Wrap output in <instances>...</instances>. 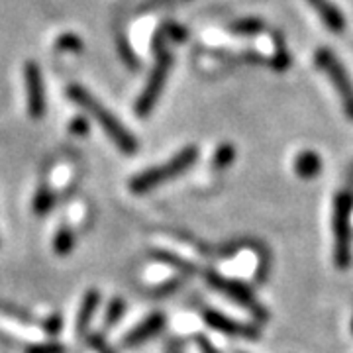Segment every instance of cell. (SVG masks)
<instances>
[{
    "instance_id": "cell-4",
    "label": "cell",
    "mask_w": 353,
    "mask_h": 353,
    "mask_svg": "<svg viewBox=\"0 0 353 353\" xmlns=\"http://www.w3.org/2000/svg\"><path fill=\"white\" fill-rule=\"evenodd\" d=\"M173 67V55L169 51L165 50L161 53L155 55V67H153L152 75L145 83V88L141 90V94L136 101V116L138 118H148L152 110L155 108V104L159 102V97L163 92L165 83H167V77H169V71Z\"/></svg>"
},
{
    "instance_id": "cell-7",
    "label": "cell",
    "mask_w": 353,
    "mask_h": 353,
    "mask_svg": "<svg viewBox=\"0 0 353 353\" xmlns=\"http://www.w3.org/2000/svg\"><path fill=\"white\" fill-rule=\"evenodd\" d=\"M26 99H28V114L39 120L46 114V87L41 69L36 61H28L24 67Z\"/></svg>"
},
{
    "instance_id": "cell-22",
    "label": "cell",
    "mask_w": 353,
    "mask_h": 353,
    "mask_svg": "<svg viewBox=\"0 0 353 353\" xmlns=\"http://www.w3.org/2000/svg\"><path fill=\"white\" fill-rule=\"evenodd\" d=\"M0 312L6 316H10V318H16V320H22V322H32V316H28L22 310H18V308H14V306H8V304L0 303Z\"/></svg>"
},
{
    "instance_id": "cell-12",
    "label": "cell",
    "mask_w": 353,
    "mask_h": 353,
    "mask_svg": "<svg viewBox=\"0 0 353 353\" xmlns=\"http://www.w3.org/2000/svg\"><path fill=\"white\" fill-rule=\"evenodd\" d=\"M99 303H101L99 290H88L87 294H85V299H83L81 308H79V316H77V334L79 336L87 334L90 320H92V316H94L97 308H99Z\"/></svg>"
},
{
    "instance_id": "cell-25",
    "label": "cell",
    "mask_w": 353,
    "mask_h": 353,
    "mask_svg": "<svg viewBox=\"0 0 353 353\" xmlns=\"http://www.w3.org/2000/svg\"><path fill=\"white\" fill-rule=\"evenodd\" d=\"M69 128H71V132H73V134H81V136H85V134L88 132V122L85 120V118H75Z\"/></svg>"
},
{
    "instance_id": "cell-26",
    "label": "cell",
    "mask_w": 353,
    "mask_h": 353,
    "mask_svg": "<svg viewBox=\"0 0 353 353\" xmlns=\"http://www.w3.org/2000/svg\"><path fill=\"white\" fill-rule=\"evenodd\" d=\"M59 330H61V318H59L57 314L51 316L50 320L46 322V332H48V334H51V336H55Z\"/></svg>"
},
{
    "instance_id": "cell-10",
    "label": "cell",
    "mask_w": 353,
    "mask_h": 353,
    "mask_svg": "<svg viewBox=\"0 0 353 353\" xmlns=\"http://www.w3.org/2000/svg\"><path fill=\"white\" fill-rule=\"evenodd\" d=\"M308 4L318 12L320 20L324 22V26L328 28L330 32L341 34L345 30V26H347L345 16L341 14V10L334 2H330V0H308Z\"/></svg>"
},
{
    "instance_id": "cell-6",
    "label": "cell",
    "mask_w": 353,
    "mask_h": 353,
    "mask_svg": "<svg viewBox=\"0 0 353 353\" xmlns=\"http://www.w3.org/2000/svg\"><path fill=\"white\" fill-rule=\"evenodd\" d=\"M206 281L208 285L216 289L218 292L226 294L228 299H232L234 303H238L243 308H248L257 320H267V310L259 304V301L255 299V294L252 292L250 287H245L241 281H234V279L222 277L216 271H206Z\"/></svg>"
},
{
    "instance_id": "cell-5",
    "label": "cell",
    "mask_w": 353,
    "mask_h": 353,
    "mask_svg": "<svg viewBox=\"0 0 353 353\" xmlns=\"http://www.w3.org/2000/svg\"><path fill=\"white\" fill-rule=\"evenodd\" d=\"M314 59L316 65L328 75L334 88L338 90L345 116H347L350 120H353V83L352 79H350V75H347V71H345V67H343L340 59L334 55V51H330L328 48H320V50L316 51Z\"/></svg>"
},
{
    "instance_id": "cell-3",
    "label": "cell",
    "mask_w": 353,
    "mask_h": 353,
    "mask_svg": "<svg viewBox=\"0 0 353 353\" xmlns=\"http://www.w3.org/2000/svg\"><path fill=\"white\" fill-rule=\"evenodd\" d=\"M352 210L353 199L350 192H340L334 202V259L341 271L352 263Z\"/></svg>"
},
{
    "instance_id": "cell-27",
    "label": "cell",
    "mask_w": 353,
    "mask_h": 353,
    "mask_svg": "<svg viewBox=\"0 0 353 353\" xmlns=\"http://www.w3.org/2000/svg\"><path fill=\"white\" fill-rule=\"evenodd\" d=\"M167 353H181V352H179L176 343H171V345H169V352H167Z\"/></svg>"
},
{
    "instance_id": "cell-14",
    "label": "cell",
    "mask_w": 353,
    "mask_h": 353,
    "mask_svg": "<svg viewBox=\"0 0 353 353\" xmlns=\"http://www.w3.org/2000/svg\"><path fill=\"white\" fill-rule=\"evenodd\" d=\"M116 48H118V53H120L122 61H124L132 71L139 69L138 55H136V51L132 50V46H130V41H128L124 34H116Z\"/></svg>"
},
{
    "instance_id": "cell-19",
    "label": "cell",
    "mask_w": 353,
    "mask_h": 353,
    "mask_svg": "<svg viewBox=\"0 0 353 353\" xmlns=\"http://www.w3.org/2000/svg\"><path fill=\"white\" fill-rule=\"evenodd\" d=\"M126 312V303L122 301V299H114L112 303L108 304V310H106V324H116L122 314Z\"/></svg>"
},
{
    "instance_id": "cell-20",
    "label": "cell",
    "mask_w": 353,
    "mask_h": 353,
    "mask_svg": "<svg viewBox=\"0 0 353 353\" xmlns=\"http://www.w3.org/2000/svg\"><path fill=\"white\" fill-rule=\"evenodd\" d=\"M26 353H67V350L59 343H38V345H28Z\"/></svg>"
},
{
    "instance_id": "cell-1",
    "label": "cell",
    "mask_w": 353,
    "mask_h": 353,
    "mask_svg": "<svg viewBox=\"0 0 353 353\" xmlns=\"http://www.w3.org/2000/svg\"><path fill=\"white\" fill-rule=\"evenodd\" d=\"M67 97L71 101L79 104L83 110H87L104 130V134L112 139L114 145L124 153H136L138 152V139L128 130L116 116H114L104 104H102L94 94H90L87 88L81 85H69L67 87Z\"/></svg>"
},
{
    "instance_id": "cell-9",
    "label": "cell",
    "mask_w": 353,
    "mask_h": 353,
    "mask_svg": "<svg viewBox=\"0 0 353 353\" xmlns=\"http://www.w3.org/2000/svg\"><path fill=\"white\" fill-rule=\"evenodd\" d=\"M163 326H165V316L161 314V312H153L150 318H145L141 324H138L136 328L132 330L128 336H124L122 343H124V347H136V345H139L141 341L150 340V338H153L155 334H159V332L163 330Z\"/></svg>"
},
{
    "instance_id": "cell-24",
    "label": "cell",
    "mask_w": 353,
    "mask_h": 353,
    "mask_svg": "<svg viewBox=\"0 0 353 353\" xmlns=\"http://www.w3.org/2000/svg\"><path fill=\"white\" fill-rule=\"evenodd\" d=\"M273 67L279 69V71L289 67V55H287V51L283 50V48H277V55L273 57Z\"/></svg>"
},
{
    "instance_id": "cell-17",
    "label": "cell",
    "mask_w": 353,
    "mask_h": 353,
    "mask_svg": "<svg viewBox=\"0 0 353 353\" xmlns=\"http://www.w3.org/2000/svg\"><path fill=\"white\" fill-rule=\"evenodd\" d=\"M73 243H75V238H73V232L67 226L59 228L55 240H53V250L57 255H67V253L73 250Z\"/></svg>"
},
{
    "instance_id": "cell-13",
    "label": "cell",
    "mask_w": 353,
    "mask_h": 353,
    "mask_svg": "<svg viewBox=\"0 0 353 353\" xmlns=\"http://www.w3.org/2000/svg\"><path fill=\"white\" fill-rule=\"evenodd\" d=\"M263 20H259V18H255V16H250V18H241L238 22L230 24V32L236 34V36H245V38H250V36H259V34L263 32Z\"/></svg>"
},
{
    "instance_id": "cell-21",
    "label": "cell",
    "mask_w": 353,
    "mask_h": 353,
    "mask_svg": "<svg viewBox=\"0 0 353 353\" xmlns=\"http://www.w3.org/2000/svg\"><path fill=\"white\" fill-rule=\"evenodd\" d=\"M88 343H90V347L94 350L97 353H114V350L104 341L102 336L99 334H94V336H88Z\"/></svg>"
},
{
    "instance_id": "cell-2",
    "label": "cell",
    "mask_w": 353,
    "mask_h": 353,
    "mask_svg": "<svg viewBox=\"0 0 353 353\" xmlns=\"http://www.w3.org/2000/svg\"><path fill=\"white\" fill-rule=\"evenodd\" d=\"M196 159H199V150L194 145H189V148L181 150L176 155H173L169 161H165L163 165L152 167V169L134 176L130 181V190L134 194H145V192H150L155 187L167 183V181L183 175L187 169H190L192 165L196 163Z\"/></svg>"
},
{
    "instance_id": "cell-16",
    "label": "cell",
    "mask_w": 353,
    "mask_h": 353,
    "mask_svg": "<svg viewBox=\"0 0 353 353\" xmlns=\"http://www.w3.org/2000/svg\"><path fill=\"white\" fill-rule=\"evenodd\" d=\"M53 204H55L53 192H51L48 187H41V189L36 192V196H34V212L38 216L48 214L51 208H53Z\"/></svg>"
},
{
    "instance_id": "cell-11",
    "label": "cell",
    "mask_w": 353,
    "mask_h": 353,
    "mask_svg": "<svg viewBox=\"0 0 353 353\" xmlns=\"http://www.w3.org/2000/svg\"><path fill=\"white\" fill-rule=\"evenodd\" d=\"M320 171H322V159H320L318 153L306 150V152H301L296 155V159H294V173L301 179L310 181V179L320 175Z\"/></svg>"
},
{
    "instance_id": "cell-15",
    "label": "cell",
    "mask_w": 353,
    "mask_h": 353,
    "mask_svg": "<svg viewBox=\"0 0 353 353\" xmlns=\"http://www.w3.org/2000/svg\"><path fill=\"white\" fill-rule=\"evenodd\" d=\"M234 159H236V148L232 145V143H222L214 153V159H212V167H214L216 171L220 169H226L230 165L234 163Z\"/></svg>"
},
{
    "instance_id": "cell-18",
    "label": "cell",
    "mask_w": 353,
    "mask_h": 353,
    "mask_svg": "<svg viewBox=\"0 0 353 353\" xmlns=\"http://www.w3.org/2000/svg\"><path fill=\"white\" fill-rule=\"evenodd\" d=\"M55 48H57V50L79 53V51L83 50V41H81V38L75 36V34H63V36H59V38H57V41H55Z\"/></svg>"
},
{
    "instance_id": "cell-23",
    "label": "cell",
    "mask_w": 353,
    "mask_h": 353,
    "mask_svg": "<svg viewBox=\"0 0 353 353\" xmlns=\"http://www.w3.org/2000/svg\"><path fill=\"white\" fill-rule=\"evenodd\" d=\"M163 32H165V38H173L175 41H183V39L187 38L185 28H181V26H176V24L163 26Z\"/></svg>"
},
{
    "instance_id": "cell-8",
    "label": "cell",
    "mask_w": 353,
    "mask_h": 353,
    "mask_svg": "<svg viewBox=\"0 0 353 353\" xmlns=\"http://www.w3.org/2000/svg\"><path fill=\"white\" fill-rule=\"evenodd\" d=\"M202 320L216 332H222L226 336H234V338H245V340H257L261 336V332L250 326V324H243L240 320H234L230 316L220 314L216 310H204L202 312Z\"/></svg>"
}]
</instances>
